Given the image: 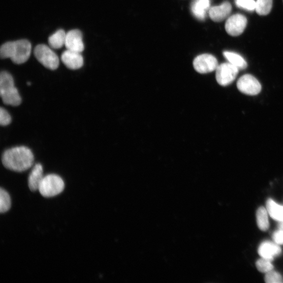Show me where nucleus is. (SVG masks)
Wrapping results in <instances>:
<instances>
[{
    "mask_svg": "<svg viewBox=\"0 0 283 283\" xmlns=\"http://www.w3.org/2000/svg\"><path fill=\"white\" fill-rule=\"evenodd\" d=\"M65 47L70 51L81 53L85 46L82 41V35L78 29H73L66 33Z\"/></svg>",
    "mask_w": 283,
    "mask_h": 283,
    "instance_id": "10",
    "label": "nucleus"
},
{
    "mask_svg": "<svg viewBox=\"0 0 283 283\" xmlns=\"http://www.w3.org/2000/svg\"><path fill=\"white\" fill-rule=\"evenodd\" d=\"M66 33L63 29H59L50 36L48 43L54 49L61 48L65 44Z\"/></svg>",
    "mask_w": 283,
    "mask_h": 283,
    "instance_id": "16",
    "label": "nucleus"
},
{
    "mask_svg": "<svg viewBox=\"0 0 283 283\" xmlns=\"http://www.w3.org/2000/svg\"><path fill=\"white\" fill-rule=\"evenodd\" d=\"M236 6L248 11L256 10V2L255 0H236Z\"/></svg>",
    "mask_w": 283,
    "mask_h": 283,
    "instance_id": "23",
    "label": "nucleus"
},
{
    "mask_svg": "<svg viewBox=\"0 0 283 283\" xmlns=\"http://www.w3.org/2000/svg\"><path fill=\"white\" fill-rule=\"evenodd\" d=\"M32 51L30 43L26 40L8 42L0 49L2 58H10L16 64L25 62L29 58Z\"/></svg>",
    "mask_w": 283,
    "mask_h": 283,
    "instance_id": "2",
    "label": "nucleus"
},
{
    "mask_svg": "<svg viewBox=\"0 0 283 283\" xmlns=\"http://www.w3.org/2000/svg\"><path fill=\"white\" fill-rule=\"evenodd\" d=\"M266 208L273 219L278 222L283 220V206L278 205L273 200L269 199L266 203Z\"/></svg>",
    "mask_w": 283,
    "mask_h": 283,
    "instance_id": "18",
    "label": "nucleus"
},
{
    "mask_svg": "<svg viewBox=\"0 0 283 283\" xmlns=\"http://www.w3.org/2000/svg\"><path fill=\"white\" fill-rule=\"evenodd\" d=\"M11 116L9 112L3 107L0 110V124L2 126H7L11 122Z\"/></svg>",
    "mask_w": 283,
    "mask_h": 283,
    "instance_id": "25",
    "label": "nucleus"
},
{
    "mask_svg": "<svg viewBox=\"0 0 283 283\" xmlns=\"http://www.w3.org/2000/svg\"><path fill=\"white\" fill-rule=\"evenodd\" d=\"M61 59L67 68L72 70L80 69L84 65V58L80 53L68 49L62 53Z\"/></svg>",
    "mask_w": 283,
    "mask_h": 283,
    "instance_id": "11",
    "label": "nucleus"
},
{
    "mask_svg": "<svg viewBox=\"0 0 283 283\" xmlns=\"http://www.w3.org/2000/svg\"><path fill=\"white\" fill-rule=\"evenodd\" d=\"M35 55L38 61L46 68L53 71L58 69L59 58L48 46L44 44L37 46L35 49Z\"/></svg>",
    "mask_w": 283,
    "mask_h": 283,
    "instance_id": "5",
    "label": "nucleus"
},
{
    "mask_svg": "<svg viewBox=\"0 0 283 283\" xmlns=\"http://www.w3.org/2000/svg\"><path fill=\"white\" fill-rule=\"evenodd\" d=\"M256 266L258 270L262 273H268L273 269V265L270 261L264 258L258 260Z\"/></svg>",
    "mask_w": 283,
    "mask_h": 283,
    "instance_id": "22",
    "label": "nucleus"
},
{
    "mask_svg": "<svg viewBox=\"0 0 283 283\" xmlns=\"http://www.w3.org/2000/svg\"><path fill=\"white\" fill-rule=\"evenodd\" d=\"M217 58L214 56L204 54L197 56L193 61L194 68L200 74H208L217 69L218 66Z\"/></svg>",
    "mask_w": 283,
    "mask_h": 283,
    "instance_id": "7",
    "label": "nucleus"
},
{
    "mask_svg": "<svg viewBox=\"0 0 283 283\" xmlns=\"http://www.w3.org/2000/svg\"><path fill=\"white\" fill-rule=\"evenodd\" d=\"M210 5V0H193L190 7L191 12L195 19L204 21L209 13Z\"/></svg>",
    "mask_w": 283,
    "mask_h": 283,
    "instance_id": "12",
    "label": "nucleus"
},
{
    "mask_svg": "<svg viewBox=\"0 0 283 283\" xmlns=\"http://www.w3.org/2000/svg\"><path fill=\"white\" fill-rule=\"evenodd\" d=\"M257 221L259 229L262 231H266L269 228V222L268 212L263 207H260L257 212Z\"/></svg>",
    "mask_w": 283,
    "mask_h": 283,
    "instance_id": "19",
    "label": "nucleus"
},
{
    "mask_svg": "<svg viewBox=\"0 0 283 283\" xmlns=\"http://www.w3.org/2000/svg\"><path fill=\"white\" fill-rule=\"evenodd\" d=\"M273 239L278 244H283V231L279 230L275 231L273 235Z\"/></svg>",
    "mask_w": 283,
    "mask_h": 283,
    "instance_id": "26",
    "label": "nucleus"
},
{
    "mask_svg": "<svg viewBox=\"0 0 283 283\" xmlns=\"http://www.w3.org/2000/svg\"><path fill=\"white\" fill-rule=\"evenodd\" d=\"M273 0H257L256 11L259 15L269 14L272 8Z\"/></svg>",
    "mask_w": 283,
    "mask_h": 283,
    "instance_id": "20",
    "label": "nucleus"
},
{
    "mask_svg": "<svg viewBox=\"0 0 283 283\" xmlns=\"http://www.w3.org/2000/svg\"><path fill=\"white\" fill-rule=\"evenodd\" d=\"M35 158L30 149L26 146H16L7 149L2 156L6 168L16 172H23L31 168Z\"/></svg>",
    "mask_w": 283,
    "mask_h": 283,
    "instance_id": "1",
    "label": "nucleus"
},
{
    "mask_svg": "<svg viewBox=\"0 0 283 283\" xmlns=\"http://www.w3.org/2000/svg\"><path fill=\"white\" fill-rule=\"evenodd\" d=\"M247 21L245 16L241 14L232 15L228 19L225 29L232 37H238L242 34L246 28Z\"/></svg>",
    "mask_w": 283,
    "mask_h": 283,
    "instance_id": "9",
    "label": "nucleus"
},
{
    "mask_svg": "<svg viewBox=\"0 0 283 283\" xmlns=\"http://www.w3.org/2000/svg\"><path fill=\"white\" fill-rule=\"evenodd\" d=\"M231 11V5L228 2H225L219 6L211 7L208 14L213 21L221 22L228 17Z\"/></svg>",
    "mask_w": 283,
    "mask_h": 283,
    "instance_id": "13",
    "label": "nucleus"
},
{
    "mask_svg": "<svg viewBox=\"0 0 283 283\" xmlns=\"http://www.w3.org/2000/svg\"><path fill=\"white\" fill-rule=\"evenodd\" d=\"M258 252L262 258L271 261L274 257L280 254L281 248L273 242L265 241L260 245Z\"/></svg>",
    "mask_w": 283,
    "mask_h": 283,
    "instance_id": "15",
    "label": "nucleus"
},
{
    "mask_svg": "<svg viewBox=\"0 0 283 283\" xmlns=\"http://www.w3.org/2000/svg\"><path fill=\"white\" fill-rule=\"evenodd\" d=\"M278 228L280 230L283 231V220L279 222L278 224Z\"/></svg>",
    "mask_w": 283,
    "mask_h": 283,
    "instance_id": "27",
    "label": "nucleus"
},
{
    "mask_svg": "<svg viewBox=\"0 0 283 283\" xmlns=\"http://www.w3.org/2000/svg\"><path fill=\"white\" fill-rule=\"evenodd\" d=\"M237 87L243 93L250 96L259 94L262 89L258 80L249 74L244 75L239 78L237 82Z\"/></svg>",
    "mask_w": 283,
    "mask_h": 283,
    "instance_id": "8",
    "label": "nucleus"
},
{
    "mask_svg": "<svg viewBox=\"0 0 283 283\" xmlns=\"http://www.w3.org/2000/svg\"><path fill=\"white\" fill-rule=\"evenodd\" d=\"M11 207V200L9 193L3 188L0 190V212H8Z\"/></svg>",
    "mask_w": 283,
    "mask_h": 283,
    "instance_id": "21",
    "label": "nucleus"
},
{
    "mask_svg": "<svg viewBox=\"0 0 283 283\" xmlns=\"http://www.w3.org/2000/svg\"><path fill=\"white\" fill-rule=\"evenodd\" d=\"M265 280L268 283H280L282 282V278L278 273L271 271L266 274Z\"/></svg>",
    "mask_w": 283,
    "mask_h": 283,
    "instance_id": "24",
    "label": "nucleus"
},
{
    "mask_svg": "<svg viewBox=\"0 0 283 283\" xmlns=\"http://www.w3.org/2000/svg\"><path fill=\"white\" fill-rule=\"evenodd\" d=\"M44 177L43 166L41 164H36L29 174L28 179V185L32 192L39 191L41 182Z\"/></svg>",
    "mask_w": 283,
    "mask_h": 283,
    "instance_id": "14",
    "label": "nucleus"
},
{
    "mask_svg": "<svg viewBox=\"0 0 283 283\" xmlns=\"http://www.w3.org/2000/svg\"><path fill=\"white\" fill-rule=\"evenodd\" d=\"M64 188V181L59 176L48 174L44 176L41 182L39 191L44 197L52 198L61 194Z\"/></svg>",
    "mask_w": 283,
    "mask_h": 283,
    "instance_id": "4",
    "label": "nucleus"
},
{
    "mask_svg": "<svg viewBox=\"0 0 283 283\" xmlns=\"http://www.w3.org/2000/svg\"><path fill=\"white\" fill-rule=\"evenodd\" d=\"M0 95L6 105L18 106L21 104L22 99L15 86L13 78L7 72H3L0 75Z\"/></svg>",
    "mask_w": 283,
    "mask_h": 283,
    "instance_id": "3",
    "label": "nucleus"
},
{
    "mask_svg": "<svg viewBox=\"0 0 283 283\" xmlns=\"http://www.w3.org/2000/svg\"><path fill=\"white\" fill-rule=\"evenodd\" d=\"M223 54L229 62L236 66L239 70H244L247 68V62L239 54L228 51L224 52Z\"/></svg>",
    "mask_w": 283,
    "mask_h": 283,
    "instance_id": "17",
    "label": "nucleus"
},
{
    "mask_svg": "<svg viewBox=\"0 0 283 283\" xmlns=\"http://www.w3.org/2000/svg\"><path fill=\"white\" fill-rule=\"evenodd\" d=\"M239 69L230 62H225L218 65L215 70V78L218 84L222 86H227L231 84L236 78Z\"/></svg>",
    "mask_w": 283,
    "mask_h": 283,
    "instance_id": "6",
    "label": "nucleus"
}]
</instances>
